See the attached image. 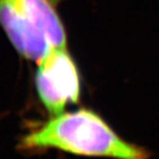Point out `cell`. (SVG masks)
Instances as JSON below:
<instances>
[{
  "label": "cell",
  "mask_w": 159,
  "mask_h": 159,
  "mask_svg": "<svg viewBox=\"0 0 159 159\" xmlns=\"http://www.w3.org/2000/svg\"><path fill=\"white\" fill-rule=\"evenodd\" d=\"M26 151L58 149L85 156L149 159L143 148L123 140L106 121L89 109L61 113L21 139Z\"/></svg>",
  "instance_id": "1"
},
{
  "label": "cell",
  "mask_w": 159,
  "mask_h": 159,
  "mask_svg": "<svg viewBox=\"0 0 159 159\" xmlns=\"http://www.w3.org/2000/svg\"><path fill=\"white\" fill-rule=\"evenodd\" d=\"M35 84L42 105L54 116L62 113L67 104L78 103L80 75L66 47L53 48L39 62Z\"/></svg>",
  "instance_id": "2"
},
{
  "label": "cell",
  "mask_w": 159,
  "mask_h": 159,
  "mask_svg": "<svg viewBox=\"0 0 159 159\" xmlns=\"http://www.w3.org/2000/svg\"><path fill=\"white\" fill-rule=\"evenodd\" d=\"M0 27L16 51L26 60L39 62L54 48L26 19L16 0H0Z\"/></svg>",
  "instance_id": "3"
},
{
  "label": "cell",
  "mask_w": 159,
  "mask_h": 159,
  "mask_svg": "<svg viewBox=\"0 0 159 159\" xmlns=\"http://www.w3.org/2000/svg\"><path fill=\"white\" fill-rule=\"evenodd\" d=\"M26 19L47 38L54 48L65 47L66 32L56 0H16Z\"/></svg>",
  "instance_id": "4"
}]
</instances>
